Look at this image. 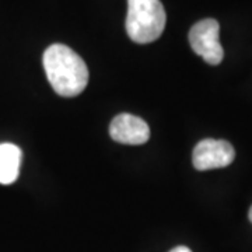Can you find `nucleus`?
Listing matches in <instances>:
<instances>
[{
    "instance_id": "5",
    "label": "nucleus",
    "mask_w": 252,
    "mask_h": 252,
    "mask_svg": "<svg viewBox=\"0 0 252 252\" xmlns=\"http://www.w3.org/2000/svg\"><path fill=\"white\" fill-rule=\"evenodd\" d=\"M109 135L118 143L140 146L149 142L150 129L142 118L132 114H119L109 125Z\"/></svg>"
},
{
    "instance_id": "7",
    "label": "nucleus",
    "mask_w": 252,
    "mask_h": 252,
    "mask_svg": "<svg viewBox=\"0 0 252 252\" xmlns=\"http://www.w3.org/2000/svg\"><path fill=\"white\" fill-rule=\"evenodd\" d=\"M170 252H192L189 250L188 247H184V245H180V247H175V248H172Z\"/></svg>"
},
{
    "instance_id": "2",
    "label": "nucleus",
    "mask_w": 252,
    "mask_h": 252,
    "mask_svg": "<svg viewBox=\"0 0 252 252\" xmlns=\"http://www.w3.org/2000/svg\"><path fill=\"white\" fill-rule=\"evenodd\" d=\"M165 10L160 0H127L126 32L136 44H150L165 28Z\"/></svg>"
},
{
    "instance_id": "1",
    "label": "nucleus",
    "mask_w": 252,
    "mask_h": 252,
    "mask_svg": "<svg viewBox=\"0 0 252 252\" xmlns=\"http://www.w3.org/2000/svg\"><path fill=\"white\" fill-rule=\"evenodd\" d=\"M42 63L49 84L62 97H76L89 84L87 64L69 46L63 44L48 46Z\"/></svg>"
},
{
    "instance_id": "3",
    "label": "nucleus",
    "mask_w": 252,
    "mask_h": 252,
    "mask_svg": "<svg viewBox=\"0 0 252 252\" xmlns=\"http://www.w3.org/2000/svg\"><path fill=\"white\" fill-rule=\"evenodd\" d=\"M220 24L215 18L198 21L189 31V44L195 54L202 56L212 66L220 64L224 58V51L220 44Z\"/></svg>"
},
{
    "instance_id": "8",
    "label": "nucleus",
    "mask_w": 252,
    "mask_h": 252,
    "mask_svg": "<svg viewBox=\"0 0 252 252\" xmlns=\"http://www.w3.org/2000/svg\"><path fill=\"white\" fill-rule=\"evenodd\" d=\"M248 217H250V221H251V223H252V206H251V209H250V213H248Z\"/></svg>"
},
{
    "instance_id": "4",
    "label": "nucleus",
    "mask_w": 252,
    "mask_h": 252,
    "mask_svg": "<svg viewBox=\"0 0 252 252\" xmlns=\"http://www.w3.org/2000/svg\"><path fill=\"white\" fill-rule=\"evenodd\" d=\"M235 150L233 144L227 140L203 139L200 140L192 154L193 167L199 171H207L215 168H224L234 161Z\"/></svg>"
},
{
    "instance_id": "6",
    "label": "nucleus",
    "mask_w": 252,
    "mask_h": 252,
    "mask_svg": "<svg viewBox=\"0 0 252 252\" xmlns=\"http://www.w3.org/2000/svg\"><path fill=\"white\" fill-rule=\"evenodd\" d=\"M23 153L13 143L0 144V184L10 185L17 181Z\"/></svg>"
}]
</instances>
